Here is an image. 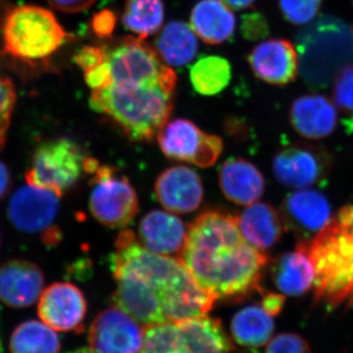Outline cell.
<instances>
[{
	"label": "cell",
	"instance_id": "42",
	"mask_svg": "<svg viewBox=\"0 0 353 353\" xmlns=\"http://www.w3.org/2000/svg\"><path fill=\"white\" fill-rule=\"evenodd\" d=\"M73 353H92L90 352V347H82L79 348V350H77L76 352H74Z\"/></svg>",
	"mask_w": 353,
	"mask_h": 353
},
{
	"label": "cell",
	"instance_id": "36",
	"mask_svg": "<svg viewBox=\"0 0 353 353\" xmlns=\"http://www.w3.org/2000/svg\"><path fill=\"white\" fill-rule=\"evenodd\" d=\"M85 81L92 90L108 88L112 82V71L108 60L83 72Z\"/></svg>",
	"mask_w": 353,
	"mask_h": 353
},
{
	"label": "cell",
	"instance_id": "29",
	"mask_svg": "<svg viewBox=\"0 0 353 353\" xmlns=\"http://www.w3.org/2000/svg\"><path fill=\"white\" fill-rule=\"evenodd\" d=\"M122 21L127 30L145 39L162 27L163 2L162 0H126Z\"/></svg>",
	"mask_w": 353,
	"mask_h": 353
},
{
	"label": "cell",
	"instance_id": "28",
	"mask_svg": "<svg viewBox=\"0 0 353 353\" xmlns=\"http://www.w3.org/2000/svg\"><path fill=\"white\" fill-rule=\"evenodd\" d=\"M190 82L201 95L220 94L229 85L232 67L227 59L215 55L202 57L190 68Z\"/></svg>",
	"mask_w": 353,
	"mask_h": 353
},
{
	"label": "cell",
	"instance_id": "26",
	"mask_svg": "<svg viewBox=\"0 0 353 353\" xmlns=\"http://www.w3.org/2000/svg\"><path fill=\"white\" fill-rule=\"evenodd\" d=\"M155 43L161 59L174 67L190 63L196 57L199 48L196 34L192 27L179 21L165 26Z\"/></svg>",
	"mask_w": 353,
	"mask_h": 353
},
{
	"label": "cell",
	"instance_id": "15",
	"mask_svg": "<svg viewBox=\"0 0 353 353\" xmlns=\"http://www.w3.org/2000/svg\"><path fill=\"white\" fill-rule=\"evenodd\" d=\"M157 201L170 212L187 214L196 211L203 199L201 176L187 166H174L157 176L154 185Z\"/></svg>",
	"mask_w": 353,
	"mask_h": 353
},
{
	"label": "cell",
	"instance_id": "12",
	"mask_svg": "<svg viewBox=\"0 0 353 353\" xmlns=\"http://www.w3.org/2000/svg\"><path fill=\"white\" fill-rule=\"evenodd\" d=\"M87 311L85 294L71 283H53L39 299V318L54 331L82 334Z\"/></svg>",
	"mask_w": 353,
	"mask_h": 353
},
{
	"label": "cell",
	"instance_id": "43",
	"mask_svg": "<svg viewBox=\"0 0 353 353\" xmlns=\"http://www.w3.org/2000/svg\"><path fill=\"white\" fill-rule=\"evenodd\" d=\"M241 353H259V352H255V350H248V352H241Z\"/></svg>",
	"mask_w": 353,
	"mask_h": 353
},
{
	"label": "cell",
	"instance_id": "38",
	"mask_svg": "<svg viewBox=\"0 0 353 353\" xmlns=\"http://www.w3.org/2000/svg\"><path fill=\"white\" fill-rule=\"evenodd\" d=\"M53 8L64 13H79L87 10L95 0H48Z\"/></svg>",
	"mask_w": 353,
	"mask_h": 353
},
{
	"label": "cell",
	"instance_id": "44",
	"mask_svg": "<svg viewBox=\"0 0 353 353\" xmlns=\"http://www.w3.org/2000/svg\"><path fill=\"white\" fill-rule=\"evenodd\" d=\"M0 350H1V343H0Z\"/></svg>",
	"mask_w": 353,
	"mask_h": 353
},
{
	"label": "cell",
	"instance_id": "20",
	"mask_svg": "<svg viewBox=\"0 0 353 353\" xmlns=\"http://www.w3.org/2000/svg\"><path fill=\"white\" fill-rule=\"evenodd\" d=\"M338 122L336 108L327 97L303 95L290 108V123L301 136L321 139L333 134Z\"/></svg>",
	"mask_w": 353,
	"mask_h": 353
},
{
	"label": "cell",
	"instance_id": "19",
	"mask_svg": "<svg viewBox=\"0 0 353 353\" xmlns=\"http://www.w3.org/2000/svg\"><path fill=\"white\" fill-rule=\"evenodd\" d=\"M187 234L182 220L166 211H150L143 216L139 226V241L152 252L168 256L179 257Z\"/></svg>",
	"mask_w": 353,
	"mask_h": 353
},
{
	"label": "cell",
	"instance_id": "10",
	"mask_svg": "<svg viewBox=\"0 0 353 353\" xmlns=\"http://www.w3.org/2000/svg\"><path fill=\"white\" fill-rule=\"evenodd\" d=\"M332 157L320 146L294 143L276 153L273 173L276 179L294 189H306L321 182L331 171Z\"/></svg>",
	"mask_w": 353,
	"mask_h": 353
},
{
	"label": "cell",
	"instance_id": "8",
	"mask_svg": "<svg viewBox=\"0 0 353 353\" xmlns=\"http://www.w3.org/2000/svg\"><path fill=\"white\" fill-rule=\"evenodd\" d=\"M90 175L88 206L94 219L111 229L129 226L138 214L139 199L127 176L99 163Z\"/></svg>",
	"mask_w": 353,
	"mask_h": 353
},
{
	"label": "cell",
	"instance_id": "24",
	"mask_svg": "<svg viewBox=\"0 0 353 353\" xmlns=\"http://www.w3.org/2000/svg\"><path fill=\"white\" fill-rule=\"evenodd\" d=\"M190 27L208 44H219L233 36L236 18L221 0H201L190 13Z\"/></svg>",
	"mask_w": 353,
	"mask_h": 353
},
{
	"label": "cell",
	"instance_id": "1",
	"mask_svg": "<svg viewBox=\"0 0 353 353\" xmlns=\"http://www.w3.org/2000/svg\"><path fill=\"white\" fill-rule=\"evenodd\" d=\"M179 259L215 301L241 303L265 292L260 283L268 256L245 240L236 216L219 210L197 216Z\"/></svg>",
	"mask_w": 353,
	"mask_h": 353
},
{
	"label": "cell",
	"instance_id": "17",
	"mask_svg": "<svg viewBox=\"0 0 353 353\" xmlns=\"http://www.w3.org/2000/svg\"><path fill=\"white\" fill-rule=\"evenodd\" d=\"M253 73L270 85H285L296 78L299 55L285 39H269L257 44L248 57Z\"/></svg>",
	"mask_w": 353,
	"mask_h": 353
},
{
	"label": "cell",
	"instance_id": "6",
	"mask_svg": "<svg viewBox=\"0 0 353 353\" xmlns=\"http://www.w3.org/2000/svg\"><path fill=\"white\" fill-rule=\"evenodd\" d=\"M233 341L222 323L208 315L145 327L139 353H232Z\"/></svg>",
	"mask_w": 353,
	"mask_h": 353
},
{
	"label": "cell",
	"instance_id": "30",
	"mask_svg": "<svg viewBox=\"0 0 353 353\" xmlns=\"http://www.w3.org/2000/svg\"><path fill=\"white\" fill-rule=\"evenodd\" d=\"M333 99L334 103L347 120L345 126L353 131V65L345 67L334 79Z\"/></svg>",
	"mask_w": 353,
	"mask_h": 353
},
{
	"label": "cell",
	"instance_id": "39",
	"mask_svg": "<svg viewBox=\"0 0 353 353\" xmlns=\"http://www.w3.org/2000/svg\"><path fill=\"white\" fill-rule=\"evenodd\" d=\"M262 301L260 305L263 307L268 314L276 316L280 314L285 301V296L276 292H265L261 294Z\"/></svg>",
	"mask_w": 353,
	"mask_h": 353
},
{
	"label": "cell",
	"instance_id": "14",
	"mask_svg": "<svg viewBox=\"0 0 353 353\" xmlns=\"http://www.w3.org/2000/svg\"><path fill=\"white\" fill-rule=\"evenodd\" d=\"M116 290L112 301L143 327L167 322L159 292L152 285L127 271L112 270Z\"/></svg>",
	"mask_w": 353,
	"mask_h": 353
},
{
	"label": "cell",
	"instance_id": "27",
	"mask_svg": "<svg viewBox=\"0 0 353 353\" xmlns=\"http://www.w3.org/2000/svg\"><path fill=\"white\" fill-rule=\"evenodd\" d=\"M60 350L59 336L43 321L21 323L11 334V353H60Z\"/></svg>",
	"mask_w": 353,
	"mask_h": 353
},
{
	"label": "cell",
	"instance_id": "37",
	"mask_svg": "<svg viewBox=\"0 0 353 353\" xmlns=\"http://www.w3.org/2000/svg\"><path fill=\"white\" fill-rule=\"evenodd\" d=\"M241 31L246 39L262 38L266 34L267 24L259 14H250L243 17Z\"/></svg>",
	"mask_w": 353,
	"mask_h": 353
},
{
	"label": "cell",
	"instance_id": "3",
	"mask_svg": "<svg viewBox=\"0 0 353 353\" xmlns=\"http://www.w3.org/2000/svg\"><path fill=\"white\" fill-rule=\"evenodd\" d=\"M71 36L48 9L8 6L0 17V54L21 69L41 71Z\"/></svg>",
	"mask_w": 353,
	"mask_h": 353
},
{
	"label": "cell",
	"instance_id": "21",
	"mask_svg": "<svg viewBox=\"0 0 353 353\" xmlns=\"http://www.w3.org/2000/svg\"><path fill=\"white\" fill-rule=\"evenodd\" d=\"M219 185L228 201L248 206L263 196L265 180L261 172L241 158H231L221 166Z\"/></svg>",
	"mask_w": 353,
	"mask_h": 353
},
{
	"label": "cell",
	"instance_id": "22",
	"mask_svg": "<svg viewBox=\"0 0 353 353\" xmlns=\"http://www.w3.org/2000/svg\"><path fill=\"white\" fill-rule=\"evenodd\" d=\"M245 240L257 250H270L284 236L285 225L277 209L264 202L250 204L238 217Z\"/></svg>",
	"mask_w": 353,
	"mask_h": 353
},
{
	"label": "cell",
	"instance_id": "9",
	"mask_svg": "<svg viewBox=\"0 0 353 353\" xmlns=\"http://www.w3.org/2000/svg\"><path fill=\"white\" fill-rule=\"evenodd\" d=\"M157 136L165 157L201 168L214 164L222 153V139L215 134L202 132L189 120L167 122Z\"/></svg>",
	"mask_w": 353,
	"mask_h": 353
},
{
	"label": "cell",
	"instance_id": "4",
	"mask_svg": "<svg viewBox=\"0 0 353 353\" xmlns=\"http://www.w3.org/2000/svg\"><path fill=\"white\" fill-rule=\"evenodd\" d=\"M297 246L307 253L315 272L314 303L327 310L353 305V222L334 217Z\"/></svg>",
	"mask_w": 353,
	"mask_h": 353
},
{
	"label": "cell",
	"instance_id": "40",
	"mask_svg": "<svg viewBox=\"0 0 353 353\" xmlns=\"http://www.w3.org/2000/svg\"><path fill=\"white\" fill-rule=\"evenodd\" d=\"M12 185V176L6 163L0 160V201L8 194Z\"/></svg>",
	"mask_w": 353,
	"mask_h": 353
},
{
	"label": "cell",
	"instance_id": "23",
	"mask_svg": "<svg viewBox=\"0 0 353 353\" xmlns=\"http://www.w3.org/2000/svg\"><path fill=\"white\" fill-rule=\"evenodd\" d=\"M271 275L277 289L287 296H301L314 287V267L307 253L297 245L294 252L274 260Z\"/></svg>",
	"mask_w": 353,
	"mask_h": 353
},
{
	"label": "cell",
	"instance_id": "16",
	"mask_svg": "<svg viewBox=\"0 0 353 353\" xmlns=\"http://www.w3.org/2000/svg\"><path fill=\"white\" fill-rule=\"evenodd\" d=\"M41 267L30 260L11 259L0 265V301L9 307L27 308L43 290Z\"/></svg>",
	"mask_w": 353,
	"mask_h": 353
},
{
	"label": "cell",
	"instance_id": "18",
	"mask_svg": "<svg viewBox=\"0 0 353 353\" xmlns=\"http://www.w3.org/2000/svg\"><path fill=\"white\" fill-rule=\"evenodd\" d=\"M331 205L326 196L313 190L301 189L285 197L282 206L285 228L301 234L319 233L329 224Z\"/></svg>",
	"mask_w": 353,
	"mask_h": 353
},
{
	"label": "cell",
	"instance_id": "33",
	"mask_svg": "<svg viewBox=\"0 0 353 353\" xmlns=\"http://www.w3.org/2000/svg\"><path fill=\"white\" fill-rule=\"evenodd\" d=\"M265 353H311V348L299 334L284 333L268 341Z\"/></svg>",
	"mask_w": 353,
	"mask_h": 353
},
{
	"label": "cell",
	"instance_id": "31",
	"mask_svg": "<svg viewBox=\"0 0 353 353\" xmlns=\"http://www.w3.org/2000/svg\"><path fill=\"white\" fill-rule=\"evenodd\" d=\"M15 103V87L8 77L0 73V152L6 145L7 132Z\"/></svg>",
	"mask_w": 353,
	"mask_h": 353
},
{
	"label": "cell",
	"instance_id": "5",
	"mask_svg": "<svg viewBox=\"0 0 353 353\" xmlns=\"http://www.w3.org/2000/svg\"><path fill=\"white\" fill-rule=\"evenodd\" d=\"M299 67L310 87H328L353 63V27L333 16H322L297 36Z\"/></svg>",
	"mask_w": 353,
	"mask_h": 353
},
{
	"label": "cell",
	"instance_id": "41",
	"mask_svg": "<svg viewBox=\"0 0 353 353\" xmlns=\"http://www.w3.org/2000/svg\"><path fill=\"white\" fill-rule=\"evenodd\" d=\"M221 1L224 2L230 8L234 9V10H241V9L252 6L255 0H221Z\"/></svg>",
	"mask_w": 353,
	"mask_h": 353
},
{
	"label": "cell",
	"instance_id": "34",
	"mask_svg": "<svg viewBox=\"0 0 353 353\" xmlns=\"http://www.w3.org/2000/svg\"><path fill=\"white\" fill-rule=\"evenodd\" d=\"M106 60H108V51L105 46H83L74 55V62L83 72L103 63Z\"/></svg>",
	"mask_w": 353,
	"mask_h": 353
},
{
	"label": "cell",
	"instance_id": "35",
	"mask_svg": "<svg viewBox=\"0 0 353 353\" xmlns=\"http://www.w3.org/2000/svg\"><path fill=\"white\" fill-rule=\"evenodd\" d=\"M117 24V16L110 9H104L95 13L90 22L92 32L99 39H109Z\"/></svg>",
	"mask_w": 353,
	"mask_h": 353
},
{
	"label": "cell",
	"instance_id": "11",
	"mask_svg": "<svg viewBox=\"0 0 353 353\" xmlns=\"http://www.w3.org/2000/svg\"><path fill=\"white\" fill-rule=\"evenodd\" d=\"M143 343L139 323L115 305L99 312L88 331L92 353H139Z\"/></svg>",
	"mask_w": 353,
	"mask_h": 353
},
{
	"label": "cell",
	"instance_id": "25",
	"mask_svg": "<svg viewBox=\"0 0 353 353\" xmlns=\"http://www.w3.org/2000/svg\"><path fill=\"white\" fill-rule=\"evenodd\" d=\"M273 332L272 316L260 304L241 309L232 319V336L241 347L255 348L267 345Z\"/></svg>",
	"mask_w": 353,
	"mask_h": 353
},
{
	"label": "cell",
	"instance_id": "13",
	"mask_svg": "<svg viewBox=\"0 0 353 353\" xmlns=\"http://www.w3.org/2000/svg\"><path fill=\"white\" fill-rule=\"evenodd\" d=\"M59 199L52 190L27 183L16 190L9 201V221L23 233L43 234L52 228Z\"/></svg>",
	"mask_w": 353,
	"mask_h": 353
},
{
	"label": "cell",
	"instance_id": "7",
	"mask_svg": "<svg viewBox=\"0 0 353 353\" xmlns=\"http://www.w3.org/2000/svg\"><path fill=\"white\" fill-rule=\"evenodd\" d=\"M85 158L71 139L43 141L32 152L31 166L25 174L26 182L63 196L85 173Z\"/></svg>",
	"mask_w": 353,
	"mask_h": 353
},
{
	"label": "cell",
	"instance_id": "2",
	"mask_svg": "<svg viewBox=\"0 0 353 353\" xmlns=\"http://www.w3.org/2000/svg\"><path fill=\"white\" fill-rule=\"evenodd\" d=\"M176 83V76L157 83L112 82L92 90L90 105L132 141H152L170 117Z\"/></svg>",
	"mask_w": 353,
	"mask_h": 353
},
{
	"label": "cell",
	"instance_id": "45",
	"mask_svg": "<svg viewBox=\"0 0 353 353\" xmlns=\"http://www.w3.org/2000/svg\"><path fill=\"white\" fill-rule=\"evenodd\" d=\"M0 241H1V238H0Z\"/></svg>",
	"mask_w": 353,
	"mask_h": 353
},
{
	"label": "cell",
	"instance_id": "32",
	"mask_svg": "<svg viewBox=\"0 0 353 353\" xmlns=\"http://www.w3.org/2000/svg\"><path fill=\"white\" fill-rule=\"evenodd\" d=\"M285 19L294 25L307 24L315 17L322 0H279Z\"/></svg>",
	"mask_w": 353,
	"mask_h": 353
}]
</instances>
